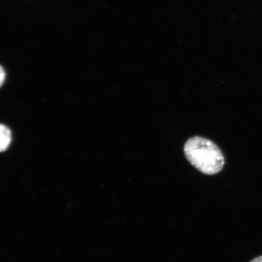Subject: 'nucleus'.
Returning <instances> with one entry per match:
<instances>
[{"mask_svg":"<svg viewBox=\"0 0 262 262\" xmlns=\"http://www.w3.org/2000/svg\"><path fill=\"white\" fill-rule=\"evenodd\" d=\"M186 159L191 165L206 175H214L225 165L224 156L214 143L201 137L189 139L184 146Z\"/></svg>","mask_w":262,"mask_h":262,"instance_id":"obj_1","label":"nucleus"},{"mask_svg":"<svg viewBox=\"0 0 262 262\" xmlns=\"http://www.w3.org/2000/svg\"><path fill=\"white\" fill-rule=\"evenodd\" d=\"M0 134H1L0 150L3 152L8 148L10 143L11 142V131L7 126L2 124L0 127Z\"/></svg>","mask_w":262,"mask_h":262,"instance_id":"obj_2","label":"nucleus"},{"mask_svg":"<svg viewBox=\"0 0 262 262\" xmlns=\"http://www.w3.org/2000/svg\"><path fill=\"white\" fill-rule=\"evenodd\" d=\"M0 84H1V86H3V83H4V81L5 80L6 73L4 70H3V68L1 67V71H0Z\"/></svg>","mask_w":262,"mask_h":262,"instance_id":"obj_3","label":"nucleus"},{"mask_svg":"<svg viewBox=\"0 0 262 262\" xmlns=\"http://www.w3.org/2000/svg\"><path fill=\"white\" fill-rule=\"evenodd\" d=\"M250 262H262V255L261 256L254 258Z\"/></svg>","mask_w":262,"mask_h":262,"instance_id":"obj_4","label":"nucleus"}]
</instances>
